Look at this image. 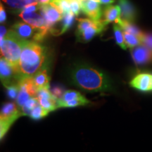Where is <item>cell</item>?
<instances>
[{
	"mask_svg": "<svg viewBox=\"0 0 152 152\" xmlns=\"http://www.w3.org/2000/svg\"><path fill=\"white\" fill-rule=\"evenodd\" d=\"M130 85L141 92H152V73L142 72L138 73L131 80Z\"/></svg>",
	"mask_w": 152,
	"mask_h": 152,
	"instance_id": "52a82bcc",
	"label": "cell"
},
{
	"mask_svg": "<svg viewBox=\"0 0 152 152\" xmlns=\"http://www.w3.org/2000/svg\"><path fill=\"white\" fill-rule=\"evenodd\" d=\"M28 41L18 37L12 29L9 30L0 47V58L7 60L18 71L20 54Z\"/></svg>",
	"mask_w": 152,
	"mask_h": 152,
	"instance_id": "3957f363",
	"label": "cell"
},
{
	"mask_svg": "<svg viewBox=\"0 0 152 152\" xmlns=\"http://www.w3.org/2000/svg\"><path fill=\"white\" fill-rule=\"evenodd\" d=\"M36 98L37 99L39 105L49 112L58 109L57 99L49 91V89L42 88L38 90Z\"/></svg>",
	"mask_w": 152,
	"mask_h": 152,
	"instance_id": "9c48e42d",
	"label": "cell"
},
{
	"mask_svg": "<svg viewBox=\"0 0 152 152\" xmlns=\"http://www.w3.org/2000/svg\"><path fill=\"white\" fill-rule=\"evenodd\" d=\"M99 2L103 4H111L115 2V0H99Z\"/></svg>",
	"mask_w": 152,
	"mask_h": 152,
	"instance_id": "d6a6232c",
	"label": "cell"
},
{
	"mask_svg": "<svg viewBox=\"0 0 152 152\" xmlns=\"http://www.w3.org/2000/svg\"><path fill=\"white\" fill-rule=\"evenodd\" d=\"M70 77L73 85L86 92H108L113 89L109 76L88 64H75L72 68Z\"/></svg>",
	"mask_w": 152,
	"mask_h": 152,
	"instance_id": "6da1fadb",
	"label": "cell"
},
{
	"mask_svg": "<svg viewBox=\"0 0 152 152\" xmlns=\"http://www.w3.org/2000/svg\"><path fill=\"white\" fill-rule=\"evenodd\" d=\"M11 29L14 30V33L18 37L22 38V39H26V40H28L30 38H32L33 40H34L36 35L39 31V30H43L36 28L32 26L31 25L27 23L23 22L16 23L13 25Z\"/></svg>",
	"mask_w": 152,
	"mask_h": 152,
	"instance_id": "8fae6325",
	"label": "cell"
},
{
	"mask_svg": "<svg viewBox=\"0 0 152 152\" xmlns=\"http://www.w3.org/2000/svg\"><path fill=\"white\" fill-rule=\"evenodd\" d=\"M117 23L121 26V28H122L123 31L128 32L129 33L135 35L142 39V37H143L144 33H142V30L139 29L135 25L133 24L132 22L128 21V20L121 18Z\"/></svg>",
	"mask_w": 152,
	"mask_h": 152,
	"instance_id": "e0dca14e",
	"label": "cell"
},
{
	"mask_svg": "<svg viewBox=\"0 0 152 152\" xmlns=\"http://www.w3.org/2000/svg\"><path fill=\"white\" fill-rule=\"evenodd\" d=\"M81 9L92 20H101L102 11L99 1L95 0H81Z\"/></svg>",
	"mask_w": 152,
	"mask_h": 152,
	"instance_id": "30bf717a",
	"label": "cell"
},
{
	"mask_svg": "<svg viewBox=\"0 0 152 152\" xmlns=\"http://www.w3.org/2000/svg\"><path fill=\"white\" fill-rule=\"evenodd\" d=\"M51 92H52V94L57 99V100H58V99L61 98V96L64 93V90H63V88L60 86H55L54 88L52 89V90L51 91Z\"/></svg>",
	"mask_w": 152,
	"mask_h": 152,
	"instance_id": "f546056e",
	"label": "cell"
},
{
	"mask_svg": "<svg viewBox=\"0 0 152 152\" xmlns=\"http://www.w3.org/2000/svg\"><path fill=\"white\" fill-rule=\"evenodd\" d=\"M49 113V111L45 109L40 105H37L30 112L29 116L33 121H39L43 118L46 117Z\"/></svg>",
	"mask_w": 152,
	"mask_h": 152,
	"instance_id": "7402d4cb",
	"label": "cell"
},
{
	"mask_svg": "<svg viewBox=\"0 0 152 152\" xmlns=\"http://www.w3.org/2000/svg\"><path fill=\"white\" fill-rule=\"evenodd\" d=\"M8 30H7L5 26L0 25V47L2 45L4 39L6 35L8 33Z\"/></svg>",
	"mask_w": 152,
	"mask_h": 152,
	"instance_id": "1f68e13d",
	"label": "cell"
},
{
	"mask_svg": "<svg viewBox=\"0 0 152 152\" xmlns=\"http://www.w3.org/2000/svg\"><path fill=\"white\" fill-rule=\"evenodd\" d=\"M39 104L37 99L36 97H31L28 99L26 103L22 106V108L20 109L23 115H27L29 116L30 112L33 110L36 106Z\"/></svg>",
	"mask_w": 152,
	"mask_h": 152,
	"instance_id": "603a6c76",
	"label": "cell"
},
{
	"mask_svg": "<svg viewBox=\"0 0 152 152\" xmlns=\"http://www.w3.org/2000/svg\"><path fill=\"white\" fill-rule=\"evenodd\" d=\"M6 89H7V95L8 98L12 100L16 99L19 92V87L18 83L9 85V86L6 87Z\"/></svg>",
	"mask_w": 152,
	"mask_h": 152,
	"instance_id": "4316f807",
	"label": "cell"
},
{
	"mask_svg": "<svg viewBox=\"0 0 152 152\" xmlns=\"http://www.w3.org/2000/svg\"><path fill=\"white\" fill-rule=\"evenodd\" d=\"M33 77L37 90L42 88L49 89V77L46 67L38 71Z\"/></svg>",
	"mask_w": 152,
	"mask_h": 152,
	"instance_id": "2e32d148",
	"label": "cell"
},
{
	"mask_svg": "<svg viewBox=\"0 0 152 152\" xmlns=\"http://www.w3.org/2000/svg\"><path fill=\"white\" fill-rule=\"evenodd\" d=\"M131 56L136 65H146L152 62V50L144 45L131 48Z\"/></svg>",
	"mask_w": 152,
	"mask_h": 152,
	"instance_id": "ba28073f",
	"label": "cell"
},
{
	"mask_svg": "<svg viewBox=\"0 0 152 152\" xmlns=\"http://www.w3.org/2000/svg\"><path fill=\"white\" fill-rule=\"evenodd\" d=\"M107 24L103 20H94L90 18L78 19L76 37L77 41L82 43H87L95 36L99 35L105 30Z\"/></svg>",
	"mask_w": 152,
	"mask_h": 152,
	"instance_id": "277c9868",
	"label": "cell"
},
{
	"mask_svg": "<svg viewBox=\"0 0 152 152\" xmlns=\"http://www.w3.org/2000/svg\"><path fill=\"white\" fill-rule=\"evenodd\" d=\"M113 33L114 37H115L117 45H119L121 48L124 49V50L127 49L128 47H127L126 44H125L123 29L118 23H114L113 25Z\"/></svg>",
	"mask_w": 152,
	"mask_h": 152,
	"instance_id": "ffe728a7",
	"label": "cell"
},
{
	"mask_svg": "<svg viewBox=\"0 0 152 152\" xmlns=\"http://www.w3.org/2000/svg\"><path fill=\"white\" fill-rule=\"evenodd\" d=\"M95 1H99V0H95Z\"/></svg>",
	"mask_w": 152,
	"mask_h": 152,
	"instance_id": "e575fe53",
	"label": "cell"
},
{
	"mask_svg": "<svg viewBox=\"0 0 152 152\" xmlns=\"http://www.w3.org/2000/svg\"><path fill=\"white\" fill-rule=\"evenodd\" d=\"M142 45L152 50V33H144L142 37Z\"/></svg>",
	"mask_w": 152,
	"mask_h": 152,
	"instance_id": "f1b7e54d",
	"label": "cell"
},
{
	"mask_svg": "<svg viewBox=\"0 0 152 152\" xmlns=\"http://www.w3.org/2000/svg\"><path fill=\"white\" fill-rule=\"evenodd\" d=\"M13 122L0 115V140H1L13 125Z\"/></svg>",
	"mask_w": 152,
	"mask_h": 152,
	"instance_id": "d4e9b609",
	"label": "cell"
},
{
	"mask_svg": "<svg viewBox=\"0 0 152 152\" xmlns=\"http://www.w3.org/2000/svg\"><path fill=\"white\" fill-rule=\"evenodd\" d=\"M121 18V10L120 6L109 5L104 9V19L103 20L106 24L110 23H117Z\"/></svg>",
	"mask_w": 152,
	"mask_h": 152,
	"instance_id": "5bb4252c",
	"label": "cell"
},
{
	"mask_svg": "<svg viewBox=\"0 0 152 152\" xmlns=\"http://www.w3.org/2000/svg\"><path fill=\"white\" fill-rule=\"evenodd\" d=\"M90 102L87 100L84 96L75 99L68 101V102H63V103L57 104V107L58 108H71V107H76V106H85L90 104Z\"/></svg>",
	"mask_w": 152,
	"mask_h": 152,
	"instance_id": "d6986e66",
	"label": "cell"
},
{
	"mask_svg": "<svg viewBox=\"0 0 152 152\" xmlns=\"http://www.w3.org/2000/svg\"><path fill=\"white\" fill-rule=\"evenodd\" d=\"M41 15L46 20L47 26L50 29V31L54 27V26L58 22L62 20L64 14L58 7H56L54 4L48 3L45 4H40L39 7Z\"/></svg>",
	"mask_w": 152,
	"mask_h": 152,
	"instance_id": "8992f818",
	"label": "cell"
},
{
	"mask_svg": "<svg viewBox=\"0 0 152 152\" xmlns=\"http://www.w3.org/2000/svg\"><path fill=\"white\" fill-rule=\"evenodd\" d=\"M19 80L17 70L4 58H0V81L5 87Z\"/></svg>",
	"mask_w": 152,
	"mask_h": 152,
	"instance_id": "5b68a950",
	"label": "cell"
},
{
	"mask_svg": "<svg viewBox=\"0 0 152 152\" xmlns=\"http://www.w3.org/2000/svg\"><path fill=\"white\" fill-rule=\"evenodd\" d=\"M2 1L11 8L18 10V12H20L27 5L26 0H2Z\"/></svg>",
	"mask_w": 152,
	"mask_h": 152,
	"instance_id": "484cf974",
	"label": "cell"
},
{
	"mask_svg": "<svg viewBox=\"0 0 152 152\" xmlns=\"http://www.w3.org/2000/svg\"><path fill=\"white\" fill-rule=\"evenodd\" d=\"M121 10V18L133 22L136 18V10L129 0H118Z\"/></svg>",
	"mask_w": 152,
	"mask_h": 152,
	"instance_id": "9a60e30c",
	"label": "cell"
},
{
	"mask_svg": "<svg viewBox=\"0 0 152 152\" xmlns=\"http://www.w3.org/2000/svg\"><path fill=\"white\" fill-rule=\"evenodd\" d=\"M47 58L46 47L38 42L28 41L23 49L19 60L18 69L19 80L26 77H33L38 71L45 68Z\"/></svg>",
	"mask_w": 152,
	"mask_h": 152,
	"instance_id": "7a4b0ae2",
	"label": "cell"
},
{
	"mask_svg": "<svg viewBox=\"0 0 152 152\" xmlns=\"http://www.w3.org/2000/svg\"><path fill=\"white\" fill-rule=\"evenodd\" d=\"M19 16L25 22L31 25L32 26L36 28L43 30H48L50 31V29L47 26V22L45 19L42 15H39L36 13H25L19 12Z\"/></svg>",
	"mask_w": 152,
	"mask_h": 152,
	"instance_id": "7c38bea8",
	"label": "cell"
},
{
	"mask_svg": "<svg viewBox=\"0 0 152 152\" xmlns=\"http://www.w3.org/2000/svg\"><path fill=\"white\" fill-rule=\"evenodd\" d=\"M0 115L13 123L23 115L21 111L18 109L17 104L14 102H7L4 104L0 110Z\"/></svg>",
	"mask_w": 152,
	"mask_h": 152,
	"instance_id": "4fadbf2b",
	"label": "cell"
},
{
	"mask_svg": "<svg viewBox=\"0 0 152 152\" xmlns=\"http://www.w3.org/2000/svg\"><path fill=\"white\" fill-rule=\"evenodd\" d=\"M37 1L40 4H45L50 3L52 1V0H37Z\"/></svg>",
	"mask_w": 152,
	"mask_h": 152,
	"instance_id": "836d02e7",
	"label": "cell"
},
{
	"mask_svg": "<svg viewBox=\"0 0 152 152\" xmlns=\"http://www.w3.org/2000/svg\"><path fill=\"white\" fill-rule=\"evenodd\" d=\"M75 15L72 11L64 14V16H63L61 20V29L58 30L57 35H61V34L66 33L68 29L71 28V26H73L74 22H75Z\"/></svg>",
	"mask_w": 152,
	"mask_h": 152,
	"instance_id": "ac0fdd59",
	"label": "cell"
},
{
	"mask_svg": "<svg viewBox=\"0 0 152 152\" xmlns=\"http://www.w3.org/2000/svg\"><path fill=\"white\" fill-rule=\"evenodd\" d=\"M39 7H40V4L38 2V1H35V2L29 4L25 6L24 8L23 9L20 11H22V12H25V13L35 12V11H37V10H39Z\"/></svg>",
	"mask_w": 152,
	"mask_h": 152,
	"instance_id": "83f0119b",
	"label": "cell"
},
{
	"mask_svg": "<svg viewBox=\"0 0 152 152\" xmlns=\"http://www.w3.org/2000/svg\"><path fill=\"white\" fill-rule=\"evenodd\" d=\"M7 12H6L2 4L0 2V24L4 23L7 20Z\"/></svg>",
	"mask_w": 152,
	"mask_h": 152,
	"instance_id": "4dcf8cb0",
	"label": "cell"
},
{
	"mask_svg": "<svg viewBox=\"0 0 152 152\" xmlns=\"http://www.w3.org/2000/svg\"><path fill=\"white\" fill-rule=\"evenodd\" d=\"M83 95L81 94L80 92H77L75 90H68L66 91L64 93L61 98L58 99L57 100V104L59 103H63V102H68V101H71L73 99H75L81 97Z\"/></svg>",
	"mask_w": 152,
	"mask_h": 152,
	"instance_id": "cb8c5ba5",
	"label": "cell"
},
{
	"mask_svg": "<svg viewBox=\"0 0 152 152\" xmlns=\"http://www.w3.org/2000/svg\"><path fill=\"white\" fill-rule=\"evenodd\" d=\"M123 34H124L125 44L129 48L131 49L142 45V39L138 36L125 31H123Z\"/></svg>",
	"mask_w": 152,
	"mask_h": 152,
	"instance_id": "44dd1931",
	"label": "cell"
}]
</instances>
